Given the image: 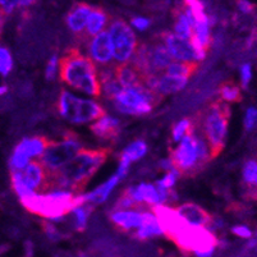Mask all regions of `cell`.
I'll return each instance as SVG.
<instances>
[{
  "label": "cell",
  "instance_id": "42",
  "mask_svg": "<svg viewBox=\"0 0 257 257\" xmlns=\"http://www.w3.org/2000/svg\"><path fill=\"white\" fill-rule=\"evenodd\" d=\"M130 163H131L130 160H127L125 158L120 156V165H119L118 173H116V175L119 177V179H123L125 175L128 174V169H130Z\"/></svg>",
  "mask_w": 257,
  "mask_h": 257
},
{
  "label": "cell",
  "instance_id": "48",
  "mask_svg": "<svg viewBox=\"0 0 257 257\" xmlns=\"http://www.w3.org/2000/svg\"><path fill=\"white\" fill-rule=\"evenodd\" d=\"M7 92H8V86H6V85L0 86V97L4 96Z\"/></svg>",
  "mask_w": 257,
  "mask_h": 257
},
{
  "label": "cell",
  "instance_id": "15",
  "mask_svg": "<svg viewBox=\"0 0 257 257\" xmlns=\"http://www.w3.org/2000/svg\"><path fill=\"white\" fill-rule=\"evenodd\" d=\"M91 132L101 141H115L121 131L120 120L110 115H105L91 124Z\"/></svg>",
  "mask_w": 257,
  "mask_h": 257
},
{
  "label": "cell",
  "instance_id": "22",
  "mask_svg": "<svg viewBox=\"0 0 257 257\" xmlns=\"http://www.w3.org/2000/svg\"><path fill=\"white\" fill-rule=\"evenodd\" d=\"M160 234H163V230L159 225V221L155 215L150 211H144V221H142V225L135 233V237L140 240H146L149 238Z\"/></svg>",
  "mask_w": 257,
  "mask_h": 257
},
{
  "label": "cell",
  "instance_id": "45",
  "mask_svg": "<svg viewBox=\"0 0 257 257\" xmlns=\"http://www.w3.org/2000/svg\"><path fill=\"white\" fill-rule=\"evenodd\" d=\"M238 8L243 12V13H246V15H251L252 12L254 11V4L249 3V2H246V0H242V2H238L237 3Z\"/></svg>",
  "mask_w": 257,
  "mask_h": 257
},
{
  "label": "cell",
  "instance_id": "25",
  "mask_svg": "<svg viewBox=\"0 0 257 257\" xmlns=\"http://www.w3.org/2000/svg\"><path fill=\"white\" fill-rule=\"evenodd\" d=\"M187 81H188V79L169 77L167 76V74H164V72H163V73H160V77H159L158 93L161 97H164L165 95L177 92V91L182 90V88L186 86Z\"/></svg>",
  "mask_w": 257,
  "mask_h": 257
},
{
  "label": "cell",
  "instance_id": "5",
  "mask_svg": "<svg viewBox=\"0 0 257 257\" xmlns=\"http://www.w3.org/2000/svg\"><path fill=\"white\" fill-rule=\"evenodd\" d=\"M196 116L209 145L211 159L218 158L225 146L230 107L221 100H214Z\"/></svg>",
  "mask_w": 257,
  "mask_h": 257
},
{
  "label": "cell",
  "instance_id": "11",
  "mask_svg": "<svg viewBox=\"0 0 257 257\" xmlns=\"http://www.w3.org/2000/svg\"><path fill=\"white\" fill-rule=\"evenodd\" d=\"M87 50L90 59L92 60L95 67H99V69L113 64V46L107 31H102L101 34L93 37L87 44Z\"/></svg>",
  "mask_w": 257,
  "mask_h": 257
},
{
  "label": "cell",
  "instance_id": "7",
  "mask_svg": "<svg viewBox=\"0 0 257 257\" xmlns=\"http://www.w3.org/2000/svg\"><path fill=\"white\" fill-rule=\"evenodd\" d=\"M82 150V142L73 132H67L62 141H53L48 146L45 153L40 156V164L46 169V172L54 173L59 168L76 158Z\"/></svg>",
  "mask_w": 257,
  "mask_h": 257
},
{
  "label": "cell",
  "instance_id": "8",
  "mask_svg": "<svg viewBox=\"0 0 257 257\" xmlns=\"http://www.w3.org/2000/svg\"><path fill=\"white\" fill-rule=\"evenodd\" d=\"M107 32L110 36L115 64L130 63L139 46L137 37L132 29L121 18H114V20H110Z\"/></svg>",
  "mask_w": 257,
  "mask_h": 257
},
{
  "label": "cell",
  "instance_id": "16",
  "mask_svg": "<svg viewBox=\"0 0 257 257\" xmlns=\"http://www.w3.org/2000/svg\"><path fill=\"white\" fill-rule=\"evenodd\" d=\"M110 220L121 232H131L133 229H139L144 221V212L136 210H111Z\"/></svg>",
  "mask_w": 257,
  "mask_h": 257
},
{
  "label": "cell",
  "instance_id": "20",
  "mask_svg": "<svg viewBox=\"0 0 257 257\" xmlns=\"http://www.w3.org/2000/svg\"><path fill=\"white\" fill-rule=\"evenodd\" d=\"M51 142L53 141H50V140L45 136L26 137L22 141L18 142V145L16 146V150L22 151V153L26 154L30 159L40 158V156L45 153V150L48 149V146Z\"/></svg>",
  "mask_w": 257,
  "mask_h": 257
},
{
  "label": "cell",
  "instance_id": "17",
  "mask_svg": "<svg viewBox=\"0 0 257 257\" xmlns=\"http://www.w3.org/2000/svg\"><path fill=\"white\" fill-rule=\"evenodd\" d=\"M91 11H92V8L88 4L77 3L68 12L67 18H65V22L68 25L69 30L73 34L77 35V37L81 36L83 34V31H85V27L87 25V20L90 17Z\"/></svg>",
  "mask_w": 257,
  "mask_h": 257
},
{
  "label": "cell",
  "instance_id": "50",
  "mask_svg": "<svg viewBox=\"0 0 257 257\" xmlns=\"http://www.w3.org/2000/svg\"><path fill=\"white\" fill-rule=\"evenodd\" d=\"M81 257H83V256H81Z\"/></svg>",
  "mask_w": 257,
  "mask_h": 257
},
{
  "label": "cell",
  "instance_id": "28",
  "mask_svg": "<svg viewBox=\"0 0 257 257\" xmlns=\"http://www.w3.org/2000/svg\"><path fill=\"white\" fill-rule=\"evenodd\" d=\"M92 210V205L86 202V204L76 207V209L72 211V214H73V226L77 232H83V230H85L86 225H87V219Z\"/></svg>",
  "mask_w": 257,
  "mask_h": 257
},
{
  "label": "cell",
  "instance_id": "13",
  "mask_svg": "<svg viewBox=\"0 0 257 257\" xmlns=\"http://www.w3.org/2000/svg\"><path fill=\"white\" fill-rule=\"evenodd\" d=\"M107 22H110L109 15L102 8H93L90 13V17L87 20V25L81 36H78L79 43L88 44L91 40L99 34H101L102 30L105 29V26Z\"/></svg>",
  "mask_w": 257,
  "mask_h": 257
},
{
  "label": "cell",
  "instance_id": "18",
  "mask_svg": "<svg viewBox=\"0 0 257 257\" xmlns=\"http://www.w3.org/2000/svg\"><path fill=\"white\" fill-rule=\"evenodd\" d=\"M243 196L246 200L257 201V160L249 159L243 165Z\"/></svg>",
  "mask_w": 257,
  "mask_h": 257
},
{
  "label": "cell",
  "instance_id": "35",
  "mask_svg": "<svg viewBox=\"0 0 257 257\" xmlns=\"http://www.w3.org/2000/svg\"><path fill=\"white\" fill-rule=\"evenodd\" d=\"M139 209H141V205L135 202V201L130 197V195L124 191V192L120 195V197L116 200L113 210H120V211H124V210H136V211H139Z\"/></svg>",
  "mask_w": 257,
  "mask_h": 257
},
{
  "label": "cell",
  "instance_id": "24",
  "mask_svg": "<svg viewBox=\"0 0 257 257\" xmlns=\"http://www.w3.org/2000/svg\"><path fill=\"white\" fill-rule=\"evenodd\" d=\"M173 17H174L175 35L189 43L193 36V29L191 23H189L188 18L184 15V12L182 11V8L173 9Z\"/></svg>",
  "mask_w": 257,
  "mask_h": 257
},
{
  "label": "cell",
  "instance_id": "10",
  "mask_svg": "<svg viewBox=\"0 0 257 257\" xmlns=\"http://www.w3.org/2000/svg\"><path fill=\"white\" fill-rule=\"evenodd\" d=\"M151 210L158 219L163 234L167 235L170 240L174 239L182 230H184L189 225L173 207L159 205V206H153Z\"/></svg>",
  "mask_w": 257,
  "mask_h": 257
},
{
  "label": "cell",
  "instance_id": "27",
  "mask_svg": "<svg viewBox=\"0 0 257 257\" xmlns=\"http://www.w3.org/2000/svg\"><path fill=\"white\" fill-rule=\"evenodd\" d=\"M219 96L224 102H239L242 100V92L234 82L226 81V82L221 83L219 87Z\"/></svg>",
  "mask_w": 257,
  "mask_h": 257
},
{
  "label": "cell",
  "instance_id": "26",
  "mask_svg": "<svg viewBox=\"0 0 257 257\" xmlns=\"http://www.w3.org/2000/svg\"><path fill=\"white\" fill-rule=\"evenodd\" d=\"M198 68V63H184V62H173L168 65L164 71V74L174 78L188 79Z\"/></svg>",
  "mask_w": 257,
  "mask_h": 257
},
{
  "label": "cell",
  "instance_id": "33",
  "mask_svg": "<svg viewBox=\"0 0 257 257\" xmlns=\"http://www.w3.org/2000/svg\"><path fill=\"white\" fill-rule=\"evenodd\" d=\"M13 69V58L11 51L4 46H0V74L3 77L9 76Z\"/></svg>",
  "mask_w": 257,
  "mask_h": 257
},
{
  "label": "cell",
  "instance_id": "30",
  "mask_svg": "<svg viewBox=\"0 0 257 257\" xmlns=\"http://www.w3.org/2000/svg\"><path fill=\"white\" fill-rule=\"evenodd\" d=\"M140 191H141L142 198H144V202L151 205V206H159L160 205V198H159V192L158 188L153 184L147 183H141L139 186Z\"/></svg>",
  "mask_w": 257,
  "mask_h": 257
},
{
  "label": "cell",
  "instance_id": "32",
  "mask_svg": "<svg viewBox=\"0 0 257 257\" xmlns=\"http://www.w3.org/2000/svg\"><path fill=\"white\" fill-rule=\"evenodd\" d=\"M191 128H192V119L191 118L182 119L181 121H178V123L173 127L172 140L174 142L182 141V139H183L186 135H188Z\"/></svg>",
  "mask_w": 257,
  "mask_h": 257
},
{
  "label": "cell",
  "instance_id": "41",
  "mask_svg": "<svg viewBox=\"0 0 257 257\" xmlns=\"http://www.w3.org/2000/svg\"><path fill=\"white\" fill-rule=\"evenodd\" d=\"M251 65L249 64H243L240 67V79H242V86L243 88L248 87V83L251 81Z\"/></svg>",
  "mask_w": 257,
  "mask_h": 257
},
{
  "label": "cell",
  "instance_id": "49",
  "mask_svg": "<svg viewBox=\"0 0 257 257\" xmlns=\"http://www.w3.org/2000/svg\"><path fill=\"white\" fill-rule=\"evenodd\" d=\"M256 243H257V240H256V239L251 240V242L248 243V247H249V248H251V247H254V246H256Z\"/></svg>",
  "mask_w": 257,
  "mask_h": 257
},
{
  "label": "cell",
  "instance_id": "34",
  "mask_svg": "<svg viewBox=\"0 0 257 257\" xmlns=\"http://www.w3.org/2000/svg\"><path fill=\"white\" fill-rule=\"evenodd\" d=\"M123 90H124V87H123L121 83L116 79V77L111 79V81H109V82L101 85V91L104 92V96L106 97V99L110 100L115 99Z\"/></svg>",
  "mask_w": 257,
  "mask_h": 257
},
{
  "label": "cell",
  "instance_id": "3",
  "mask_svg": "<svg viewBox=\"0 0 257 257\" xmlns=\"http://www.w3.org/2000/svg\"><path fill=\"white\" fill-rule=\"evenodd\" d=\"M60 79L69 87L99 97L101 95L97 69L92 60L83 55L78 49L71 48L59 60Z\"/></svg>",
  "mask_w": 257,
  "mask_h": 257
},
{
  "label": "cell",
  "instance_id": "2",
  "mask_svg": "<svg viewBox=\"0 0 257 257\" xmlns=\"http://www.w3.org/2000/svg\"><path fill=\"white\" fill-rule=\"evenodd\" d=\"M169 159L174 169L184 177H193L212 160L197 116L192 119V128L188 135L182 139L178 146L170 150Z\"/></svg>",
  "mask_w": 257,
  "mask_h": 257
},
{
  "label": "cell",
  "instance_id": "19",
  "mask_svg": "<svg viewBox=\"0 0 257 257\" xmlns=\"http://www.w3.org/2000/svg\"><path fill=\"white\" fill-rule=\"evenodd\" d=\"M81 99L72 95L68 91H60L59 99L57 102V110L63 118L72 123H77V115H78V107Z\"/></svg>",
  "mask_w": 257,
  "mask_h": 257
},
{
  "label": "cell",
  "instance_id": "29",
  "mask_svg": "<svg viewBox=\"0 0 257 257\" xmlns=\"http://www.w3.org/2000/svg\"><path fill=\"white\" fill-rule=\"evenodd\" d=\"M147 153V145L146 142L137 140V141L132 142L130 146L125 147V150L121 153L120 156L125 158L130 161H137L141 158H144L145 154Z\"/></svg>",
  "mask_w": 257,
  "mask_h": 257
},
{
  "label": "cell",
  "instance_id": "39",
  "mask_svg": "<svg viewBox=\"0 0 257 257\" xmlns=\"http://www.w3.org/2000/svg\"><path fill=\"white\" fill-rule=\"evenodd\" d=\"M256 124H257V109L256 107H249L246 113V118H244V128H246V131H251L253 130Z\"/></svg>",
  "mask_w": 257,
  "mask_h": 257
},
{
  "label": "cell",
  "instance_id": "43",
  "mask_svg": "<svg viewBox=\"0 0 257 257\" xmlns=\"http://www.w3.org/2000/svg\"><path fill=\"white\" fill-rule=\"evenodd\" d=\"M132 25L135 26L137 30H140V31H145V30H146L147 27L151 25V22H150V20H147V18L136 17L132 20Z\"/></svg>",
  "mask_w": 257,
  "mask_h": 257
},
{
  "label": "cell",
  "instance_id": "46",
  "mask_svg": "<svg viewBox=\"0 0 257 257\" xmlns=\"http://www.w3.org/2000/svg\"><path fill=\"white\" fill-rule=\"evenodd\" d=\"M159 168H160L161 170H164V172H172L173 169H174V167H173L172 161H170V159H163V160L159 163Z\"/></svg>",
  "mask_w": 257,
  "mask_h": 257
},
{
  "label": "cell",
  "instance_id": "23",
  "mask_svg": "<svg viewBox=\"0 0 257 257\" xmlns=\"http://www.w3.org/2000/svg\"><path fill=\"white\" fill-rule=\"evenodd\" d=\"M119 181H120V179H119L118 175L116 174L113 175V177H111L110 179H107L104 184H101L100 187H97L96 189H93L92 192L85 195L86 202H87V204H91V205L102 204V202H104V201L109 197L110 192L113 191L114 187L119 183Z\"/></svg>",
  "mask_w": 257,
  "mask_h": 257
},
{
  "label": "cell",
  "instance_id": "40",
  "mask_svg": "<svg viewBox=\"0 0 257 257\" xmlns=\"http://www.w3.org/2000/svg\"><path fill=\"white\" fill-rule=\"evenodd\" d=\"M18 8V0H0V11L4 16H11Z\"/></svg>",
  "mask_w": 257,
  "mask_h": 257
},
{
  "label": "cell",
  "instance_id": "21",
  "mask_svg": "<svg viewBox=\"0 0 257 257\" xmlns=\"http://www.w3.org/2000/svg\"><path fill=\"white\" fill-rule=\"evenodd\" d=\"M115 77L124 88L135 87L142 82V76L131 63L116 64Z\"/></svg>",
  "mask_w": 257,
  "mask_h": 257
},
{
  "label": "cell",
  "instance_id": "12",
  "mask_svg": "<svg viewBox=\"0 0 257 257\" xmlns=\"http://www.w3.org/2000/svg\"><path fill=\"white\" fill-rule=\"evenodd\" d=\"M159 39L164 43V45L167 46L168 50H169V53L172 54V57L174 58V59H178L179 62L184 63L200 62V58H198L197 53H196L195 49L192 48L191 43L181 39L179 36L173 34V32H161Z\"/></svg>",
  "mask_w": 257,
  "mask_h": 257
},
{
  "label": "cell",
  "instance_id": "31",
  "mask_svg": "<svg viewBox=\"0 0 257 257\" xmlns=\"http://www.w3.org/2000/svg\"><path fill=\"white\" fill-rule=\"evenodd\" d=\"M30 163H31V159L29 156L23 154L22 151L15 149L11 159H9V169L11 172H22Z\"/></svg>",
  "mask_w": 257,
  "mask_h": 257
},
{
  "label": "cell",
  "instance_id": "36",
  "mask_svg": "<svg viewBox=\"0 0 257 257\" xmlns=\"http://www.w3.org/2000/svg\"><path fill=\"white\" fill-rule=\"evenodd\" d=\"M179 177H181V174H179L178 170L173 169L172 172H169L167 175H165L164 178L156 182L155 186L160 187V188H164V189H172V187L174 186L175 181H177Z\"/></svg>",
  "mask_w": 257,
  "mask_h": 257
},
{
  "label": "cell",
  "instance_id": "44",
  "mask_svg": "<svg viewBox=\"0 0 257 257\" xmlns=\"http://www.w3.org/2000/svg\"><path fill=\"white\" fill-rule=\"evenodd\" d=\"M232 232L234 233L235 235H238V237H242V238H251L252 237V232L249 230L247 226H233Z\"/></svg>",
  "mask_w": 257,
  "mask_h": 257
},
{
  "label": "cell",
  "instance_id": "4",
  "mask_svg": "<svg viewBox=\"0 0 257 257\" xmlns=\"http://www.w3.org/2000/svg\"><path fill=\"white\" fill-rule=\"evenodd\" d=\"M20 201L27 211L50 220L63 218L65 214L73 211L76 207L86 204L85 195L77 196L65 189H55L46 195L34 193Z\"/></svg>",
  "mask_w": 257,
  "mask_h": 257
},
{
  "label": "cell",
  "instance_id": "38",
  "mask_svg": "<svg viewBox=\"0 0 257 257\" xmlns=\"http://www.w3.org/2000/svg\"><path fill=\"white\" fill-rule=\"evenodd\" d=\"M57 69H58V55L54 54L53 57L49 59L48 65H46L45 77L48 81H54L57 77Z\"/></svg>",
  "mask_w": 257,
  "mask_h": 257
},
{
  "label": "cell",
  "instance_id": "14",
  "mask_svg": "<svg viewBox=\"0 0 257 257\" xmlns=\"http://www.w3.org/2000/svg\"><path fill=\"white\" fill-rule=\"evenodd\" d=\"M175 210L189 225L197 226V228L206 229L212 219V216L206 210H204L198 205L192 204V202H187L181 206H177Z\"/></svg>",
  "mask_w": 257,
  "mask_h": 257
},
{
  "label": "cell",
  "instance_id": "9",
  "mask_svg": "<svg viewBox=\"0 0 257 257\" xmlns=\"http://www.w3.org/2000/svg\"><path fill=\"white\" fill-rule=\"evenodd\" d=\"M173 242L179 247L184 253H200V252L214 251L215 246L218 244V239L214 233L209 232L205 228L188 225L184 230H182Z\"/></svg>",
  "mask_w": 257,
  "mask_h": 257
},
{
  "label": "cell",
  "instance_id": "47",
  "mask_svg": "<svg viewBox=\"0 0 257 257\" xmlns=\"http://www.w3.org/2000/svg\"><path fill=\"white\" fill-rule=\"evenodd\" d=\"M4 22H6V16H4L3 13H2V11H0V36H2V32H3Z\"/></svg>",
  "mask_w": 257,
  "mask_h": 257
},
{
  "label": "cell",
  "instance_id": "1",
  "mask_svg": "<svg viewBox=\"0 0 257 257\" xmlns=\"http://www.w3.org/2000/svg\"><path fill=\"white\" fill-rule=\"evenodd\" d=\"M110 154L109 149L81 150L76 158L54 173H49L51 192L55 189H65L74 195H82L92 175L106 161Z\"/></svg>",
  "mask_w": 257,
  "mask_h": 257
},
{
  "label": "cell",
  "instance_id": "37",
  "mask_svg": "<svg viewBox=\"0 0 257 257\" xmlns=\"http://www.w3.org/2000/svg\"><path fill=\"white\" fill-rule=\"evenodd\" d=\"M41 226H43L44 233H45V234L48 235V238L50 240H54V242H55V240H59V239H62V238H63L62 233H60L59 230H58V228L55 225H54L53 223L43 221V223H41Z\"/></svg>",
  "mask_w": 257,
  "mask_h": 257
},
{
  "label": "cell",
  "instance_id": "6",
  "mask_svg": "<svg viewBox=\"0 0 257 257\" xmlns=\"http://www.w3.org/2000/svg\"><path fill=\"white\" fill-rule=\"evenodd\" d=\"M163 97L150 91L144 83L131 88H124L113 100L114 106L119 113L130 115H145L161 101Z\"/></svg>",
  "mask_w": 257,
  "mask_h": 257
}]
</instances>
